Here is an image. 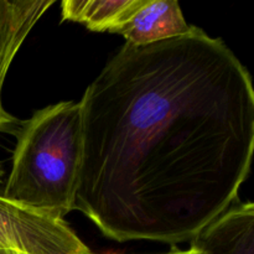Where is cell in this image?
Returning a JSON list of instances; mask_svg holds the SVG:
<instances>
[{
	"instance_id": "1",
	"label": "cell",
	"mask_w": 254,
	"mask_h": 254,
	"mask_svg": "<svg viewBox=\"0 0 254 254\" xmlns=\"http://www.w3.org/2000/svg\"><path fill=\"white\" fill-rule=\"evenodd\" d=\"M74 210L109 240L191 242L238 201L254 151V88L221 39L192 26L124 44L79 101Z\"/></svg>"
},
{
	"instance_id": "2",
	"label": "cell",
	"mask_w": 254,
	"mask_h": 254,
	"mask_svg": "<svg viewBox=\"0 0 254 254\" xmlns=\"http://www.w3.org/2000/svg\"><path fill=\"white\" fill-rule=\"evenodd\" d=\"M81 158L79 102L40 109L20 129L2 196L64 220L74 210Z\"/></svg>"
},
{
	"instance_id": "3",
	"label": "cell",
	"mask_w": 254,
	"mask_h": 254,
	"mask_svg": "<svg viewBox=\"0 0 254 254\" xmlns=\"http://www.w3.org/2000/svg\"><path fill=\"white\" fill-rule=\"evenodd\" d=\"M0 250L22 254H88L64 222L0 196Z\"/></svg>"
},
{
	"instance_id": "4",
	"label": "cell",
	"mask_w": 254,
	"mask_h": 254,
	"mask_svg": "<svg viewBox=\"0 0 254 254\" xmlns=\"http://www.w3.org/2000/svg\"><path fill=\"white\" fill-rule=\"evenodd\" d=\"M190 246L208 254H254L253 202L233 203L203 228Z\"/></svg>"
},
{
	"instance_id": "5",
	"label": "cell",
	"mask_w": 254,
	"mask_h": 254,
	"mask_svg": "<svg viewBox=\"0 0 254 254\" xmlns=\"http://www.w3.org/2000/svg\"><path fill=\"white\" fill-rule=\"evenodd\" d=\"M192 29L186 22L176 0H145L143 6L117 30L127 44L148 46L155 42L184 36Z\"/></svg>"
},
{
	"instance_id": "6",
	"label": "cell",
	"mask_w": 254,
	"mask_h": 254,
	"mask_svg": "<svg viewBox=\"0 0 254 254\" xmlns=\"http://www.w3.org/2000/svg\"><path fill=\"white\" fill-rule=\"evenodd\" d=\"M54 0H0V102L12 60Z\"/></svg>"
},
{
	"instance_id": "7",
	"label": "cell",
	"mask_w": 254,
	"mask_h": 254,
	"mask_svg": "<svg viewBox=\"0 0 254 254\" xmlns=\"http://www.w3.org/2000/svg\"><path fill=\"white\" fill-rule=\"evenodd\" d=\"M145 0H64L62 20L78 22L96 32H117Z\"/></svg>"
},
{
	"instance_id": "8",
	"label": "cell",
	"mask_w": 254,
	"mask_h": 254,
	"mask_svg": "<svg viewBox=\"0 0 254 254\" xmlns=\"http://www.w3.org/2000/svg\"><path fill=\"white\" fill-rule=\"evenodd\" d=\"M16 118H14L11 114L7 113V112L2 108V104L1 102H0V133L7 130V128H9L10 126H12V124L16 123Z\"/></svg>"
},
{
	"instance_id": "9",
	"label": "cell",
	"mask_w": 254,
	"mask_h": 254,
	"mask_svg": "<svg viewBox=\"0 0 254 254\" xmlns=\"http://www.w3.org/2000/svg\"><path fill=\"white\" fill-rule=\"evenodd\" d=\"M89 254H96V253L91 252ZM163 254H208V253L205 252L203 250H200V248L190 246V248H188V250H176V248H173L170 252L163 253Z\"/></svg>"
},
{
	"instance_id": "10",
	"label": "cell",
	"mask_w": 254,
	"mask_h": 254,
	"mask_svg": "<svg viewBox=\"0 0 254 254\" xmlns=\"http://www.w3.org/2000/svg\"><path fill=\"white\" fill-rule=\"evenodd\" d=\"M2 179H4V169H2V165L0 164V184L2 183Z\"/></svg>"
},
{
	"instance_id": "11",
	"label": "cell",
	"mask_w": 254,
	"mask_h": 254,
	"mask_svg": "<svg viewBox=\"0 0 254 254\" xmlns=\"http://www.w3.org/2000/svg\"><path fill=\"white\" fill-rule=\"evenodd\" d=\"M0 254H17L16 252H12V251H6V250H0Z\"/></svg>"
},
{
	"instance_id": "12",
	"label": "cell",
	"mask_w": 254,
	"mask_h": 254,
	"mask_svg": "<svg viewBox=\"0 0 254 254\" xmlns=\"http://www.w3.org/2000/svg\"><path fill=\"white\" fill-rule=\"evenodd\" d=\"M16 253H17V252H16ZM89 253H91V252H89ZM89 253H88V254H89ZM17 254H22V253H17Z\"/></svg>"
}]
</instances>
